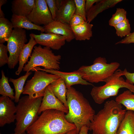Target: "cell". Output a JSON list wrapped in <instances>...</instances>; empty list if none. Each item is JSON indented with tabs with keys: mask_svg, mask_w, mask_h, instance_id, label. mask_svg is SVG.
Segmentation results:
<instances>
[{
	"mask_svg": "<svg viewBox=\"0 0 134 134\" xmlns=\"http://www.w3.org/2000/svg\"><path fill=\"white\" fill-rule=\"evenodd\" d=\"M115 100L105 102L103 108L95 114L89 129L94 134H116L126 110Z\"/></svg>",
	"mask_w": 134,
	"mask_h": 134,
	"instance_id": "1",
	"label": "cell"
},
{
	"mask_svg": "<svg viewBox=\"0 0 134 134\" xmlns=\"http://www.w3.org/2000/svg\"><path fill=\"white\" fill-rule=\"evenodd\" d=\"M66 99L68 111L66 118L75 125L78 134L83 126L89 128L95 111L82 94L72 86L67 88Z\"/></svg>",
	"mask_w": 134,
	"mask_h": 134,
	"instance_id": "2",
	"label": "cell"
},
{
	"mask_svg": "<svg viewBox=\"0 0 134 134\" xmlns=\"http://www.w3.org/2000/svg\"><path fill=\"white\" fill-rule=\"evenodd\" d=\"M64 112L48 109L42 112L36 121L27 129V134H67L76 129L73 123L68 122Z\"/></svg>",
	"mask_w": 134,
	"mask_h": 134,
	"instance_id": "3",
	"label": "cell"
},
{
	"mask_svg": "<svg viewBox=\"0 0 134 134\" xmlns=\"http://www.w3.org/2000/svg\"><path fill=\"white\" fill-rule=\"evenodd\" d=\"M43 97L31 99L28 96L22 97L16 106V122L14 130L17 134H26L27 128L37 120Z\"/></svg>",
	"mask_w": 134,
	"mask_h": 134,
	"instance_id": "4",
	"label": "cell"
},
{
	"mask_svg": "<svg viewBox=\"0 0 134 134\" xmlns=\"http://www.w3.org/2000/svg\"><path fill=\"white\" fill-rule=\"evenodd\" d=\"M125 69H117L106 81L102 86H94L90 94L97 103L100 104L110 97L117 96L119 90L126 88L134 93V85L125 81L122 77L124 75Z\"/></svg>",
	"mask_w": 134,
	"mask_h": 134,
	"instance_id": "5",
	"label": "cell"
},
{
	"mask_svg": "<svg viewBox=\"0 0 134 134\" xmlns=\"http://www.w3.org/2000/svg\"><path fill=\"white\" fill-rule=\"evenodd\" d=\"M120 66L119 63L114 62L108 63L106 59L99 57L89 66H83L76 71L80 73L83 79L92 83L105 82Z\"/></svg>",
	"mask_w": 134,
	"mask_h": 134,
	"instance_id": "6",
	"label": "cell"
},
{
	"mask_svg": "<svg viewBox=\"0 0 134 134\" xmlns=\"http://www.w3.org/2000/svg\"><path fill=\"white\" fill-rule=\"evenodd\" d=\"M30 59L25 65L23 70L26 73L30 72L34 67L41 66L45 69L59 70L60 68L61 56L55 55L51 49L41 45L35 46Z\"/></svg>",
	"mask_w": 134,
	"mask_h": 134,
	"instance_id": "7",
	"label": "cell"
},
{
	"mask_svg": "<svg viewBox=\"0 0 134 134\" xmlns=\"http://www.w3.org/2000/svg\"><path fill=\"white\" fill-rule=\"evenodd\" d=\"M32 78L27 81L22 94L31 99L43 97L46 87L60 77L45 71L35 70Z\"/></svg>",
	"mask_w": 134,
	"mask_h": 134,
	"instance_id": "8",
	"label": "cell"
},
{
	"mask_svg": "<svg viewBox=\"0 0 134 134\" xmlns=\"http://www.w3.org/2000/svg\"><path fill=\"white\" fill-rule=\"evenodd\" d=\"M27 41L25 30L23 29L14 28L7 41V47L9 53L7 64L8 67L14 68L19 62L20 53Z\"/></svg>",
	"mask_w": 134,
	"mask_h": 134,
	"instance_id": "9",
	"label": "cell"
},
{
	"mask_svg": "<svg viewBox=\"0 0 134 134\" xmlns=\"http://www.w3.org/2000/svg\"><path fill=\"white\" fill-rule=\"evenodd\" d=\"M34 24L46 25L53 21L46 0H35L34 8L26 16Z\"/></svg>",
	"mask_w": 134,
	"mask_h": 134,
	"instance_id": "10",
	"label": "cell"
},
{
	"mask_svg": "<svg viewBox=\"0 0 134 134\" xmlns=\"http://www.w3.org/2000/svg\"><path fill=\"white\" fill-rule=\"evenodd\" d=\"M6 96L0 97V127L13 122L16 120V106Z\"/></svg>",
	"mask_w": 134,
	"mask_h": 134,
	"instance_id": "11",
	"label": "cell"
},
{
	"mask_svg": "<svg viewBox=\"0 0 134 134\" xmlns=\"http://www.w3.org/2000/svg\"><path fill=\"white\" fill-rule=\"evenodd\" d=\"M35 70L43 71L59 76L64 81L67 88L78 84L93 86L92 84L83 79L81 75L75 70L71 72H66L53 69H45L37 67L34 68L31 71H34Z\"/></svg>",
	"mask_w": 134,
	"mask_h": 134,
	"instance_id": "12",
	"label": "cell"
},
{
	"mask_svg": "<svg viewBox=\"0 0 134 134\" xmlns=\"http://www.w3.org/2000/svg\"><path fill=\"white\" fill-rule=\"evenodd\" d=\"M31 34L37 44L54 50L60 49L65 44L67 39L63 36L51 33Z\"/></svg>",
	"mask_w": 134,
	"mask_h": 134,
	"instance_id": "13",
	"label": "cell"
},
{
	"mask_svg": "<svg viewBox=\"0 0 134 134\" xmlns=\"http://www.w3.org/2000/svg\"><path fill=\"white\" fill-rule=\"evenodd\" d=\"M54 109L62 111L66 114L68 109L55 96L49 85L46 88L43 97L39 111V115L48 109Z\"/></svg>",
	"mask_w": 134,
	"mask_h": 134,
	"instance_id": "14",
	"label": "cell"
},
{
	"mask_svg": "<svg viewBox=\"0 0 134 134\" xmlns=\"http://www.w3.org/2000/svg\"><path fill=\"white\" fill-rule=\"evenodd\" d=\"M45 33L60 35L66 38V41L70 42L75 39L71 27L69 24L55 20L43 26Z\"/></svg>",
	"mask_w": 134,
	"mask_h": 134,
	"instance_id": "15",
	"label": "cell"
},
{
	"mask_svg": "<svg viewBox=\"0 0 134 134\" xmlns=\"http://www.w3.org/2000/svg\"><path fill=\"white\" fill-rule=\"evenodd\" d=\"M76 9L74 0H62L58 10L56 20L69 24Z\"/></svg>",
	"mask_w": 134,
	"mask_h": 134,
	"instance_id": "16",
	"label": "cell"
},
{
	"mask_svg": "<svg viewBox=\"0 0 134 134\" xmlns=\"http://www.w3.org/2000/svg\"><path fill=\"white\" fill-rule=\"evenodd\" d=\"M122 0H100L86 12L87 21L90 23L99 13L114 6Z\"/></svg>",
	"mask_w": 134,
	"mask_h": 134,
	"instance_id": "17",
	"label": "cell"
},
{
	"mask_svg": "<svg viewBox=\"0 0 134 134\" xmlns=\"http://www.w3.org/2000/svg\"><path fill=\"white\" fill-rule=\"evenodd\" d=\"M35 0H14L11 2L13 14L27 16L33 9Z\"/></svg>",
	"mask_w": 134,
	"mask_h": 134,
	"instance_id": "18",
	"label": "cell"
},
{
	"mask_svg": "<svg viewBox=\"0 0 134 134\" xmlns=\"http://www.w3.org/2000/svg\"><path fill=\"white\" fill-rule=\"evenodd\" d=\"M14 28H20L27 30H34L44 32L43 26L36 25L30 21L26 16L13 14L10 19Z\"/></svg>",
	"mask_w": 134,
	"mask_h": 134,
	"instance_id": "19",
	"label": "cell"
},
{
	"mask_svg": "<svg viewBox=\"0 0 134 134\" xmlns=\"http://www.w3.org/2000/svg\"><path fill=\"white\" fill-rule=\"evenodd\" d=\"M30 38L28 42L24 45L19 56V66L15 72V74L18 75H19L22 71L25 64L28 62L29 58L31 56L33 48L37 44L31 34H30Z\"/></svg>",
	"mask_w": 134,
	"mask_h": 134,
	"instance_id": "20",
	"label": "cell"
},
{
	"mask_svg": "<svg viewBox=\"0 0 134 134\" xmlns=\"http://www.w3.org/2000/svg\"><path fill=\"white\" fill-rule=\"evenodd\" d=\"M93 26L86 21L83 24L71 27L75 39L79 41L90 39L93 36L92 29Z\"/></svg>",
	"mask_w": 134,
	"mask_h": 134,
	"instance_id": "21",
	"label": "cell"
},
{
	"mask_svg": "<svg viewBox=\"0 0 134 134\" xmlns=\"http://www.w3.org/2000/svg\"><path fill=\"white\" fill-rule=\"evenodd\" d=\"M49 86L55 96L68 109L66 99L67 88L63 80L60 77Z\"/></svg>",
	"mask_w": 134,
	"mask_h": 134,
	"instance_id": "22",
	"label": "cell"
},
{
	"mask_svg": "<svg viewBox=\"0 0 134 134\" xmlns=\"http://www.w3.org/2000/svg\"><path fill=\"white\" fill-rule=\"evenodd\" d=\"M116 134H134V112L127 110Z\"/></svg>",
	"mask_w": 134,
	"mask_h": 134,
	"instance_id": "23",
	"label": "cell"
},
{
	"mask_svg": "<svg viewBox=\"0 0 134 134\" xmlns=\"http://www.w3.org/2000/svg\"><path fill=\"white\" fill-rule=\"evenodd\" d=\"M13 28L11 21L5 17H0V43L7 42L12 34Z\"/></svg>",
	"mask_w": 134,
	"mask_h": 134,
	"instance_id": "24",
	"label": "cell"
},
{
	"mask_svg": "<svg viewBox=\"0 0 134 134\" xmlns=\"http://www.w3.org/2000/svg\"><path fill=\"white\" fill-rule=\"evenodd\" d=\"M115 100L125 106L126 110L134 112V93L130 90L124 91L118 96Z\"/></svg>",
	"mask_w": 134,
	"mask_h": 134,
	"instance_id": "25",
	"label": "cell"
},
{
	"mask_svg": "<svg viewBox=\"0 0 134 134\" xmlns=\"http://www.w3.org/2000/svg\"><path fill=\"white\" fill-rule=\"evenodd\" d=\"M31 74L32 72H30L26 73L24 75L18 78L14 79L10 78L9 79V81L12 83L14 87L15 91L14 101L15 102H18L20 95L24 91L25 82L28 76Z\"/></svg>",
	"mask_w": 134,
	"mask_h": 134,
	"instance_id": "26",
	"label": "cell"
},
{
	"mask_svg": "<svg viewBox=\"0 0 134 134\" xmlns=\"http://www.w3.org/2000/svg\"><path fill=\"white\" fill-rule=\"evenodd\" d=\"M1 78L0 80V94L2 96H6L12 100H15L13 89L10 86L8 78L6 77L3 70L1 71Z\"/></svg>",
	"mask_w": 134,
	"mask_h": 134,
	"instance_id": "27",
	"label": "cell"
},
{
	"mask_svg": "<svg viewBox=\"0 0 134 134\" xmlns=\"http://www.w3.org/2000/svg\"><path fill=\"white\" fill-rule=\"evenodd\" d=\"M117 35L121 37L126 36L131 34V28L127 18L117 24L114 27Z\"/></svg>",
	"mask_w": 134,
	"mask_h": 134,
	"instance_id": "28",
	"label": "cell"
},
{
	"mask_svg": "<svg viewBox=\"0 0 134 134\" xmlns=\"http://www.w3.org/2000/svg\"><path fill=\"white\" fill-rule=\"evenodd\" d=\"M127 12L124 9L118 8L115 13L112 15L109 21V24L111 26L114 27L119 23L126 19Z\"/></svg>",
	"mask_w": 134,
	"mask_h": 134,
	"instance_id": "29",
	"label": "cell"
},
{
	"mask_svg": "<svg viewBox=\"0 0 134 134\" xmlns=\"http://www.w3.org/2000/svg\"><path fill=\"white\" fill-rule=\"evenodd\" d=\"M85 0H74L76 9L75 14L83 17L87 21L86 12L85 9Z\"/></svg>",
	"mask_w": 134,
	"mask_h": 134,
	"instance_id": "30",
	"label": "cell"
},
{
	"mask_svg": "<svg viewBox=\"0 0 134 134\" xmlns=\"http://www.w3.org/2000/svg\"><path fill=\"white\" fill-rule=\"evenodd\" d=\"M8 51L7 46L3 44L0 43V67L8 64L9 57L7 53Z\"/></svg>",
	"mask_w": 134,
	"mask_h": 134,
	"instance_id": "31",
	"label": "cell"
},
{
	"mask_svg": "<svg viewBox=\"0 0 134 134\" xmlns=\"http://www.w3.org/2000/svg\"><path fill=\"white\" fill-rule=\"evenodd\" d=\"M53 20H56L57 8L55 0H46Z\"/></svg>",
	"mask_w": 134,
	"mask_h": 134,
	"instance_id": "32",
	"label": "cell"
},
{
	"mask_svg": "<svg viewBox=\"0 0 134 134\" xmlns=\"http://www.w3.org/2000/svg\"><path fill=\"white\" fill-rule=\"evenodd\" d=\"M85 21L83 17L74 14L71 17L69 24L71 27L83 24Z\"/></svg>",
	"mask_w": 134,
	"mask_h": 134,
	"instance_id": "33",
	"label": "cell"
},
{
	"mask_svg": "<svg viewBox=\"0 0 134 134\" xmlns=\"http://www.w3.org/2000/svg\"><path fill=\"white\" fill-rule=\"evenodd\" d=\"M134 43V31L123 39L116 43V44H129Z\"/></svg>",
	"mask_w": 134,
	"mask_h": 134,
	"instance_id": "34",
	"label": "cell"
},
{
	"mask_svg": "<svg viewBox=\"0 0 134 134\" xmlns=\"http://www.w3.org/2000/svg\"><path fill=\"white\" fill-rule=\"evenodd\" d=\"M125 73L124 75L126 78V81L130 83L133 84H134V73H131L127 71L125 69Z\"/></svg>",
	"mask_w": 134,
	"mask_h": 134,
	"instance_id": "35",
	"label": "cell"
},
{
	"mask_svg": "<svg viewBox=\"0 0 134 134\" xmlns=\"http://www.w3.org/2000/svg\"><path fill=\"white\" fill-rule=\"evenodd\" d=\"M100 0H86L85 4V9L86 12L88 11L93 5L95 3H97Z\"/></svg>",
	"mask_w": 134,
	"mask_h": 134,
	"instance_id": "36",
	"label": "cell"
},
{
	"mask_svg": "<svg viewBox=\"0 0 134 134\" xmlns=\"http://www.w3.org/2000/svg\"><path fill=\"white\" fill-rule=\"evenodd\" d=\"M89 130L88 127L86 126H83L81 128L78 134H88V132Z\"/></svg>",
	"mask_w": 134,
	"mask_h": 134,
	"instance_id": "37",
	"label": "cell"
},
{
	"mask_svg": "<svg viewBox=\"0 0 134 134\" xmlns=\"http://www.w3.org/2000/svg\"><path fill=\"white\" fill-rule=\"evenodd\" d=\"M6 0H0V17H4V15L2 10L1 7L2 6L5 4L7 2Z\"/></svg>",
	"mask_w": 134,
	"mask_h": 134,
	"instance_id": "38",
	"label": "cell"
},
{
	"mask_svg": "<svg viewBox=\"0 0 134 134\" xmlns=\"http://www.w3.org/2000/svg\"><path fill=\"white\" fill-rule=\"evenodd\" d=\"M76 129L72 130L69 132L67 134H77Z\"/></svg>",
	"mask_w": 134,
	"mask_h": 134,
	"instance_id": "39",
	"label": "cell"
},
{
	"mask_svg": "<svg viewBox=\"0 0 134 134\" xmlns=\"http://www.w3.org/2000/svg\"><path fill=\"white\" fill-rule=\"evenodd\" d=\"M17 134L14 133H12V134Z\"/></svg>",
	"mask_w": 134,
	"mask_h": 134,
	"instance_id": "40",
	"label": "cell"
},
{
	"mask_svg": "<svg viewBox=\"0 0 134 134\" xmlns=\"http://www.w3.org/2000/svg\"><path fill=\"white\" fill-rule=\"evenodd\" d=\"M94 134L92 133V134Z\"/></svg>",
	"mask_w": 134,
	"mask_h": 134,
	"instance_id": "41",
	"label": "cell"
},
{
	"mask_svg": "<svg viewBox=\"0 0 134 134\" xmlns=\"http://www.w3.org/2000/svg\"><path fill=\"white\" fill-rule=\"evenodd\" d=\"M0 134H1V133H0Z\"/></svg>",
	"mask_w": 134,
	"mask_h": 134,
	"instance_id": "42",
	"label": "cell"
}]
</instances>
